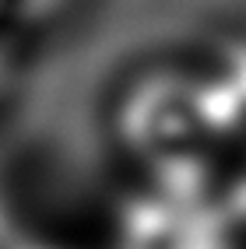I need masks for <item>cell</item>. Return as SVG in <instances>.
I'll return each instance as SVG.
<instances>
[{
  "label": "cell",
  "instance_id": "cell-1",
  "mask_svg": "<svg viewBox=\"0 0 246 249\" xmlns=\"http://www.w3.org/2000/svg\"><path fill=\"white\" fill-rule=\"evenodd\" d=\"M109 141L127 172L176 161H225L228 141L193 53L144 60L120 77L109 98Z\"/></svg>",
  "mask_w": 246,
  "mask_h": 249
},
{
  "label": "cell",
  "instance_id": "cell-2",
  "mask_svg": "<svg viewBox=\"0 0 246 249\" xmlns=\"http://www.w3.org/2000/svg\"><path fill=\"white\" fill-rule=\"evenodd\" d=\"M102 249H246L218 161L127 172L106 218Z\"/></svg>",
  "mask_w": 246,
  "mask_h": 249
},
{
  "label": "cell",
  "instance_id": "cell-3",
  "mask_svg": "<svg viewBox=\"0 0 246 249\" xmlns=\"http://www.w3.org/2000/svg\"><path fill=\"white\" fill-rule=\"evenodd\" d=\"M190 53L232 151L246 137V21L218 28Z\"/></svg>",
  "mask_w": 246,
  "mask_h": 249
},
{
  "label": "cell",
  "instance_id": "cell-4",
  "mask_svg": "<svg viewBox=\"0 0 246 249\" xmlns=\"http://www.w3.org/2000/svg\"><path fill=\"white\" fill-rule=\"evenodd\" d=\"M222 182H225V193H228V204H232L236 218L246 228V137L225 155V161H222Z\"/></svg>",
  "mask_w": 246,
  "mask_h": 249
},
{
  "label": "cell",
  "instance_id": "cell-5",
  "mask_svg": "<svg viewBox=\"0 0 246 249\" xmlns=\"http://www.w3.org/2000/svg\"><path fill=\"white\" fill-rule=\"evenodd\" d=\"M46 0H0V11H32V7H42Z\"/></svg>",
  "mask_w": 246,
  "mask_h": 249
}]
</instances>
